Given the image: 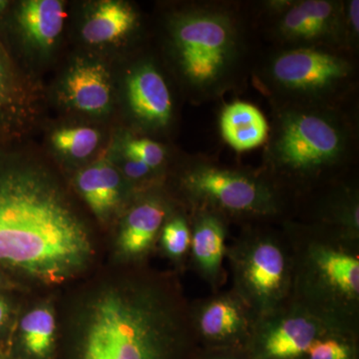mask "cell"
<instances>
[{
  "label": "cell",
  "instance_id": "e0dca14e",
  "mask_svg": "<svg viewBox=\"0 0 359 359\" xmlns=\"http://www.w3.org/2000/svg\"><path fill=\"white\" fill-rule=\"evenodd\" d=\"M65 18L62 2L59 0L23 1L18 14V25L26 39L42 49L55 43Z\"/></svg>",
  "mask_w": 359,
  "mask_h": 359
},
{
  "label": "cell",
  "instance_id": "484cf974",
  "mask_svg": "<svg viewBox=\"0 0 359 359\" xmlns=\"http://www.w3.org/2000/svg\"><path fill=\"white\" fill-rule=\"evenodd\" d=\"M359 1L344 2V26L346 48H354L358 43L359 32Z\"/></svg>",
  "mask_w": 359,
  "mask_h": 359
},
{
  "label": "cell",
  "instance_id": "9a60e30c",
  "mask_svg": "<svg viewBox=\"0 0 359 359\" xmlns=\"http://www.w3.org/2000/svg\"><path fill=\"white\" fill-rule=\"evenodd\" d=\"M65 92L68 101L76 109L99 114L110 104L109 74L100 63H79L66 77Z\"/></svg>",
  "mask_w": 359,
  "mask_h": 359
},
{
  "label": "cell",
  "instance_id": "52a82bcc",
  "mask_svg": "<svg viewBox=\"0 0 359 359\" xmlns=\"http://www.w3.org/2000/svg\"><path fill=\"white\" fill-rule=\"evenodd\" d=\"M181 185L199 210L221 215L269 217L278 214L282 208L278 190L269 180L204 160L184 172Z\"/></svg>",
  "mask_w": 359,
  "mask_h": 359
},
{
  "label": "cell",
  "instance_id": "6da1fadb",
  "mask_svg": "<svg viewBox=\"0 0 359 359\" xmlns=\"http://www.w3.org/2000/svg\"><path fill=\"white\" fill-rule=\"evenodd\" d=\"M84 222L36 168L0 160V264L44 285H62L94 256Z\"/></svg>",
  "mask_w": 359,
  "mask_h": 359
},
{
  "label": "cell",
  "instance_id": "603a6c76",
  "mask_svg": "<svg viewBox=\"0 0 359 359\" xmlns=\"http://www.w3.org/2000/svg\"><path fill=\"white\" fill-rule=\"evenodd\" d=\"M355 346L349 334L320 337L309 347L304 359H355Z\"/></svg>",
  "mask_w": 359,
  "mask_h": 359
},
{
  "label": "cell",
  "instance_id": "3957f363",
  "mask_svg": "<svg viewBox=\"0 0 359 359\" xmlns=\"http://www.w3.org/2000/svg\"><path fill=\"white\" fill-rule=\"evenodd\" d=\"M170 29L177 67L196 100H212L237 83L247 43L236 11L198 4L176 14Z\"/></svg>",
  "mask_w": 359,
  "mask_h": 359
},
{
  "label": "cell",
  "instance_id": "1f68e13d",
  "mask_svg": "<svg viewBox=\"0 0 359 359\" xmlns=\"http://www.w3.org/2000/svg\"><path fill=\"white\" fill-rule=\"evenodd\" d=\"M0 359H1V358H0Z\"/></svg>",
  "mask_w": 359,
  "mask_h": 359
},
{
  "label": "cell",
  "instance_id": "44dd1931",
  "mask_svg": "<svg viewBox=\"0 0 359 359\" xmlns=\"http://www.w3.org/2000/svg\"><path fill=\"white\" fill-rule=\"evenodd\" d=\"M323 222L332 226L339 240L355 242L359 237L358 194L353 188H341L327 200L323 207Z\"/></svg>",
  "mask_w": 359,
  "mask_h": 359
},
{
  "label": "cell",
  "instance_id": "f546056e",
  "mask_svg": "<svg viewBox=\"0 0 359 359\" xmlns=\"http://www.w3.org/2000/svg\"><path fill=\"white\" fill-rule=\"evenodd\" d=\"M7 311H8V309H7L6 302L0 299V328H1L2 325L6 323Z\"/></svg>",
  "mask_w": 359,
  "mask_h": 359
},
{
  "label": "cell",
  "instance_id": "cb8c5ba5",
  "mask_svg": "<svg viewBox=\"0 0 359 359\" xmlns=\"http://www.w3.org/2000/svg\"><path fill=\"white\" fill-rule=\"evenodd\" d=\"M161 245L168 256L181 259L191 245V229L185 218L178 216L169 219L161 230Z\"/></svg>",
  "mask_w": 359,
  "mask_h": 359
},
{
  "label": "cell",
  "instance_id": "4dcf8cb0",
  "mask_svg": "<svg viewBox=\"0 0 359 359\" xmlns=\"http://www.w3.org/2000/svg\"><path fill=\"white\" fill-rule=\"evenodd\" d=\"M7 6L6 1H0V13H2V11H4V8H6Z\"/></svg>",
  "mask_w": 359,
  "mask_h": 359
},
{
  "label": "cell",
  "instance_id": "5b68a950",
  "mask_svg": "<svg viewBox=\"0 0 359 359\" xmlns=\"http://www.w3.org/2000/svg\"><path fill=\"white\" fill-rule=\"evenodd\" d=\"M354 71L339 49L290 47L271 56L264 79L283 104L334 106L353 83Z\"/></svg>",
  "mask_w": 359,
  "mask_h": 359
},
{
  "label": "cell",
  "instance_id": "7c38bea8",
  "mask_svg": "<svg viewBox=\"0 0 359 359\" xmlns=\"http://www.w3.org/2000/svg\"><path fill=\"white\" fill-rule=\"evenodd\" d=\"M127 99L137 119L153 128H165L173 118L174 103L166 80L152 63H144L127 79Z\"/></svg>",
  "mask_w": 359,
  "mask_h": 359
},
{
  "label": "cell",
  "instance_id": "d6986e66",
  "mask_svg": "<svg viewBox=\"0 0 359 359\" xmlns=\"http://www.w3.org/2000/svg\"><path fill=\"white\" fill-rule=\"evenodd\" d=\"M137 15L129 4L115 0L101 2L82 28L89 44L110 43L125 36L136 25Z\"/></svg>",
  "mask_w": 359,
  "mask_h": 359
},
{
  "label": "cell",
  "instance_id": "7402d4cb",
  "mask_svg": "<svg viewBox=\"0 0 359 359\" xmlns=\"http://www.w3.org/2000/svg\"><path fill=\"white\" fill-rule=\"evenodd\" d=\"M98 132L88 127L57 130L52 135V144L59 152L77 159H83L93 153L99 143Z\"/></svg>",
  "mask_w": 359,
  "mask_h": 359
},
{
  "label": "cell",
  "instance_id": "9c48e42d",
  "mask_svg": "<svg viewBox=\"0 0 359 359\" xmlns=\"http://www.w3.org/2000/svg\"><path fill=\"white\" fill-rule=\"evenodd\" d=\"M351 327L299 301L257 318L245 344L247 359H304L316 340Z\"/></svg>",
  "mask_w": 359,
  "mask_h": 359
},
{
  "label": "cell",
  "instance_id": "8992f818",
  "mask_svg": "<svg viewBox=\"0 0 359 359\" xmlns=\"http://www.w3.org/2000/svg\"><path fill=\"white\" fill-rule=\"evenodd\" d=\"M297 280V301L351 327L359 302V259L353 250L339 241L311 242Z\"/></svg>",
  "mask_w": 359,
  "mask_h": 359
},
{
  "label": "cell",
  "instance_id": "4fadbf2b",
  "mask_svg": "<svg viewBox=\"0 0 359 359\" xmlns=\"http://www.w3.org/2000/svg\"><path fill=\"white\" fill-rule=\"evenodd\" d=\"M226 224L223 215L199 210L191 230V250L194 264L203 278L218 282L223 271L226 249Z\"/></svg>",
  "mask_w": 359,
  "mask_h": 359
},
{
  "label": "cell",
  "instance_id": "ffe728a7",
  "mask_svg": "<svg viewBox=\"0 0 359 359\" xmlns=\"http://www.w3.org/2000/svg\"><path fill=\"white\" fill-rule=\"evenodd\" d=\"M21 339L30 355L46 358L51 353L55 342L56 321L49 306H40L23 316L20 323Z\"/></svg>",
  "mask_w": 359,
  "mask_h": 359
},
{
  "label": "cell",
  "instance_id": "5bb4252c",
  "mask_svg": "<svg viewBox=\"0 0 359 359\" xmlns=\"http://www.w3.org/2000/svg\"><path fill=\"white\" fill-rule=\"evenodd\" d=\"M166 216V208L157 199L134 205L125 217L118 237V249L123 256L132 259L145 255L162 230Z\"/></svg>",
  "mask_w": 359,
  "mask_h": 359
},
{
  "label": "cell",
  "instance_id": "30bf717a",
  "mask_svg": "<svg viewBox=\"0 0 359 359\" xmlns=\"http://www.w3.org/2000/svg\"><path fill=\"white\" fill-rule=\"evenodd\" d=\"M276 18L275 32L282 41L292 47H346L344 2L332 0L292 1Z\"/></svg>",
  "mask_w": 359,
  "mask_h": 359
},
{
  "label": "cell",
  "instance_id": "8fae6325",
  "mask_svg": "<svg viewBox=\"0 0 359 359\" xmlns=\"http://www.w3.org/2000/svg\"><path fill=\"white\" fill-rule=\"evenodd\" d=\"M255 321L254 314L235 292L203 302L194 314L198 334L219 349L245 346Z\"/></svg>",
  "mask_w": 359,
  "mask_h": 359
},
{
  "label": "cell",
  "instance_id": "7a4b0ae2",
  "mask_svg": "<svg viewBox=\"0 0 359 359\" xmlns=\"http://www.w3.org/2000/svg\"><path fill=\"white\" fill-rule=\"evenodd\" d=\"M75 327L80 359H172L183 323L166 290L132 280L90 294Z\"/></svg>",
  "mask_w": 359,
  "mask_h": 359
},
{
  "label": "cell",
  "instance_id": "2e32d148",
  "mask_svg": "<svg viewBox=\"0 0 359 359\" xmlns=\"http://www.w3.org/2000/svg\"><path fill=\"white\" fill-rule=\"evenodd\" d=\"M219 129L231 148L244 152L266 143L269 124L256 106L236 101L224 106L219 116Z\"/></svg>",
  "mask_w": 359,
  "mask_h": 359
},
{
  "label": "cell",
  "instance_id": "83f0119b",
  "mask_svg": "<svg viewBox=\"0 0 359 359\" xmlns=\"http://www.w3.org/2000/svg\"><path fill=\"white\" fill-rule=\"evenodd\" d=\"M124 165V173L131 180H141L151 174L154 170L149 168L147 165L143 164L139 161L126 158Z\"/></svg>",
  "mask_w": 359,
  "mask_h": 359
},
{
  "label": "cell",
  "instance_id": "d4e9b609",
  "mask_svg": "<svg viewBox=\"0 0 359 359\" xmlns=\"http://www.w3.org/2000/svg\"><path fill=\"white\" fill-rule=\"evenodd\" d=\"M124 152L126 158L139 161L152 170L159 168L166 159L164 147L150 139H132L125 145Z\"/></svg>",
  "mask_w": 359,
  "mask_h": 359
},
{
  "label": "cell",
  "instance_id": "f1b7e54d",
  "mask_svg": "<svg viewBox=\"0 0 359 359\" xmlns=\"http://www.w3.org/2000/svg\"><path fill=\"white\" fill-rule=\"evenodd\" d=\"M203 359H247L236 353L235 349H219V353L210 354Z\"/></svg>",
  "mask_w": 359,
  "mask_h": 359
},
{
  "label": "cell",
  "instance_id": "ac0fdd59",
  "mask_svg": "<svg viewBox=\"0 0 359 359\" xmlns=\"http://www.w3.org/2000/svg\"><path fill=\"white\" fill-rule=\"evenodd\" d=\"M76 184L85 202L98 218L105 219L119 202L121 179L117 170L106 161L80 172Z\"/></svg>",
  "mask_w": 359,
  "mask_h": 359
},
{
  "label": "cell",
  "instance_id": "4316f807",
  "mask_svg": "<svg viewBox=\"0 0 359 359\" xmlns=\"http://www.w3.org/2000/svg\"><path fill=\"white\" fill-rule=\"evenodd\" d=\"M15 94L11 71L0 52V117L8 110Z\"/></svg>",
  "mask_w": 359,
  "mask_h": 359
},
{
  "label": "cell",
  "instance_id": "ba28073f",
  "mask_svg": "<svg viewBox=\"0 0 359 359\" xmlns=\"http://www.w3.org/2000/svg\"><path fill=\"white\" fill-rule=\"evenodd\" d=\"M235 294L256 320L285 306L292 285V264L280 242L252 236L229 250Z\"/></svg>",
  "mask_w": 359,
  "mask_h": 359
},
{
  "label": "cell",
  "instance_id": "277c9868",
  "mask_svg": "<svg viewBox=\"0 0 359 359\" xmlns=\"http://www.w3.org/2000/svg\"><path fill=\"white\" fill-rule=\"evenodd\" d=\"M351 125L334 106H278L269 126L264 162L271 174L316 180L346 164L353 149Z\"/></svg>",
  "mask_w": 359,
  "mask_h": 359
}]
</instances>
